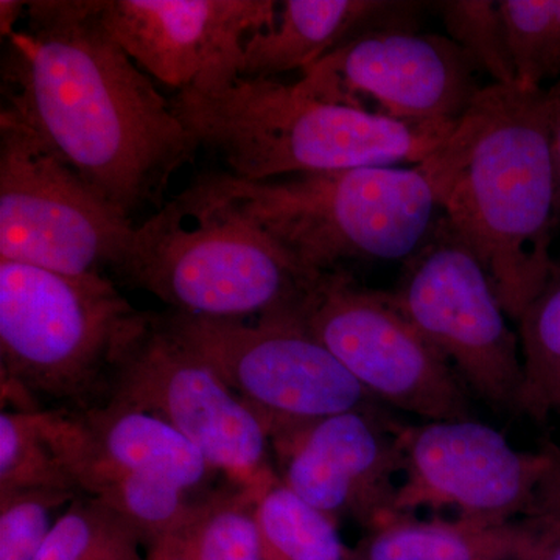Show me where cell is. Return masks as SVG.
I'll return each instance as SVG.
<instances>
[{"label": "cell", "instance_id": "cell-30", "mask_svg": "<svg viewBox=\"0 0 560 560\" xmlns=\"http://www.w3.org/2000/svg\"><path fill=\"white\" fill-rule=\"evenodd\" d=\"M27 14V2L18 0H2L0 2V35L2 39L9 38L18 31L16 24Z\"/></svg>", "mask_w": 560, "mask_h": 560}, {"label": "cell", "instance_id": "cell-16", "mask_svg": "<svg viewBox=\"0 0 560 560\" xmlns=\"http://www.w3.org/2000/svg\"><path fill=\"white\" fill-rule=\"evenodd\" d=\"M425 3L405 0H285L270 31L250 36L243 79L278 80L311 68L349 40L382 28H418Z\"/></svg>", "mask_w": 560, "mask_h": 560}, {"label": "cell", "instance_id": "cell-31", "mask_svg": "<svg viewBox=\"0 0 560 560\" xmlns=\"http://www.w3.org/2000/svg\"><path fill=\"white\" fill-rule=\"evenodd\" d=\"M525 560H540L539 555H537V545H536V550L533 551V555H530L529 558L525 559Z\"/></svg>", "mask_w": 560, "mask_h": 560}, {"label": "cell", "instance_id": "cell-2", "mask_svg": "<svg viewBox=\"0 0 560 560\" xmlns=\"http://www.w3.org/2000/svg\"><path fill=\"white\" fill-rule=\"evenodd\" d=\"M416 167L488 271L503 311L521 319L556 267L547 91L488 84L451 138Z\"/></svg>", "mask_w": 560, "mask_h": 560}, {"label": "cell", "instance_id": "cell-1", "mask_svg": "<svg viewBox=\"0 0 560 560\" xmlns=\"http://www.w3.org/2000/svg\"><path fill=\"white\" fill-rule=\"evenodd\" d=\"M25 20L3 39V105L125 215L161 209L200 150L172 101L103 31L95 0H35Z\"/></svg>", "mask_w": 560, "mask_h": 560}, {"label": "cell", "instance_id": "cell-27", "mask_svg": "<svg viewBox=\"0 0 560 560\" xmlns=\"http://www.w3.org/2000/svg\"><path fill=\"white\" fill-rule=\"evenodd\" d=\"M81 493L61 489L0 492V560H35Z\"/></svg>", "mask_w": 560, "mask_h": 560}, {"label": "cell", "instance_id": "cell-6", "mask_svg": "<svg viewBox=\"0 0 560 560\" xmlns=\"http://www.w3.org/2000/svg\"><path fill=\"white\" fill-rule=\"evenodd\" d=\"M119 275L172 312L232 320L301 307L323 276L197 183L136 228Z\"/></svg>", "mask_w": 560, "mask_h": 560}, {"label": "cell", "instance_id": "cell-3", "mask_svg": "<svg viewBox=\"0 0 560 560\" xmlns=\"http://www.w3.org/2000/svg\"><path fill=\"white\" fill-rule=\"evenodd\" d=\"M173 108L235 178L422 164L459 124H407L241 75L180 91Z\"/></svg>", "mask_w": 560, "mask_h": 560}, {"label": "cell", "instance_id": "cell-14", "mask_svg": "<svg viewBox=\"0 0 560 560\" xmlns=\"http://www.w3.org/2000/svg\"><path fill=\"white\" fill-rule=\"evenodd\" d=\"M278 13L272 0H95L103 31L178 92L241 75L246 40Z\"/></svg>", "mask_w": 560, "mask_h": 560}, {"label": "cell", "instance_id": "cell-28", "mask_svg": "<svg viewBox=\"0 0 560 560\" xmlns=\"http://www.w3.org/2000/svg\"><path fill=\"white\" fill-rule=\"evenodd\" d=\"M540 521L537 555L540 560H560V467L550 492L544 503V510L537 515Z\"/></svg>", "mask_w": 560, "mask_h": 560}, {"label": "cell", "instance_id": "cell-19", "mask_svg": "<svg viewBox=\"0 0 560 560\" xmlns=\"http://www.w3.org/2000/svg\"><path fill=\"white\" fill-rule=\"evenodd\" d=\"M84 436L79 411L14 408L0 415V492L61 489L81 493L73 477Z\"/></svg>", "mask_w": 560, "mask_h": 560}, {"label": "cell", "instance_id": "cell-29", "mask_svg": "<svg viewBox=\"0 0 560 560\" xmlns=\"http://www.w3.org/2000/svg\"><path fill=\"white\" fill-rule=\"evenodd\" d=\"M548 121H550V142L552 167L556 179V212L560 220V79L547 90Z\"/></svg>", "mask_w": 560, "mask_h": 560}, {"label": "cell", "instance_id": "cell-10", "mask_svg": "<svg viewBox=\"0 0 560 560\" xmlns=\"http://www.w3.org/2000/svg\"><path fill=\"white\" fill-rule=\"evenodd\" d=\"M300 313L305 327L378 404L427 420L470 419L458 372L405 318L385 291L348 271L316 280Z\"/></svg>", "mask_w": 560, "mask_h": 560}, {"label": "cell", "instance_id": "cell-22", "mask_svg": "<svg viewBox=\"0 0 560 560\" xmlns=\"http://www.w3.org/2000/svg\"><path fill=\"white\" fill-rule=\"evenodd\" d=\"M256 523L264 560H352L338 522L298 497L280 478L257 497Z\"/></svg>", "mask_w": 560, "mask_h": 560}, {"label": "cell", "instance_id": "cell-20", "mask_svg": "<svg viewBox=\"0 0 560 560\" xmlns=\"http://www.w3.org/2000/svg\"><path fill=\"white\" fill-rule=\"evenodd\" d=\"M75 480L81 493L101 500L131 523L149 548L189 521L201 501L209 497L195 495L171 482L113 466L95 453L92 436L77 467Z\"/></svg>", "mask_w": 560, "mask_h": 560}, {"label": "cell", "instance_id": "cell-23", "mask_svg": "<svg viewBox=\"0 0 560 560\" xmlns=\"http://www.w3.org/2000/svg\"><path fill=\"white\" fill-rule=\"evenodd\" d=\"M523 382L517 412L545 422L560 416V261L518 319Z\"/></svg>", "mask_w": 560, "mask_h": 560}, {"label": "cell", "instance_id": "cell-9", "mask_svg": "<svg viewBox=\"0 0 560 560\" xmlns=\"http://www.w3.org/2000/svg\"><path fill=\"white\" fill-rule=\"evenodd\" d=\"M394 304L482 400L517 410L523 382L518 338L488 271L452 221L438 217L404 260Z\"/></svg>", "mask_w": 560, "mask_h": 560}, {"label": "cell", "instance_id": "cell-18", "mask_svg": "<svg viewBox=\"0 0 560 560\" xmlns=\"http://www.w3.org/2000/svg\"><path fill=\"white\" fill-rule=\"evenodd\" d=\"M539 534L537 515L506 523L390 515L370 529L352 560H525Z\"/></svg>", "mask_w": 560, "mask_h": 560}, {"label": "cell", "instance_id": "cell-12", "mask_svg": "<svg viewBox=\"0 0 560 560\" xmlns=\"http://www.w3.org/2000/svg\"><path fill=\"white\" fill-rule=\"evenodd\" d=\"M109 400L167 420L232 485L264 490L279 480L264 420L173 337L160 313H151L149 327L121 361Z\"/></svg>", "mask_w": 560, "mask_h": 560}, {"label": "cell", "instance_id": "cell-17", "mask_svg": "<svg viewBox=\"0 0 560 560\" xmlns=\"http://www.w3.org/2000/svg\"><path fill=\"white\" fill-rule=\"evenodd\" d=\"M81 416L90 427L95 453L113 466L171 482L195 495L217 492L210 488L223 474L160 416L117 400Z\"/></svg>", "mask_w": 560, "mask_h": 560}, {"label": "cell", "instance_id": "cell-15", "mask_svg": "<svg viewBox=\"0 0 560 560\" xmlns=\"http://www.w3.org/2000/svg\"><path fill=\"white\" fill-rule=\"evenodd\" d=\"M399 423L377 408L327 416L271 436L280 481L335 522L372 529L394 515L404 474Z\"/></svg>", "mask_w": 560, "mask_h": 560}, {"label": "cell", "instance_id": "cell-7", "mask_svg": "<svg viewBox=\"0 0 560 560\" xmlns=\"http://www.w3.org/2000/svg\"><path fill=\"white\" fill-rule=\"evenodd\" d=\"M136 226L9 106L0 109V260L119 275Z\"/></svg>", "mask_w": 560, "mask_h": 560}, {"label": "cell", "instance_id": "cell-26", "mask_svg": "<svg viewBox=\"0 0 560 560\" xmlns=\"http://www.w3.org/2000/svg\"><path fill=\"white\" fill-rule=\"evenodd\" d=\"M433 5L440 11L448 38L463 47L493 83L517 84L499 2L444 0Z\"/></svg>", "mask_w": 560, "mask_h": 560}, {"label": "cell", "instance_id": "cell-24", "mask_svg": "<svg viewBox=\"0 0 560 560\" xmlns=\"http://www.w3.org/2000/svg\"><path fill=\"white\" fill-rule=\"evenodd\" d=\"M35 560H149V545L116 511L81 493Z\"/></svg>", "mask_w": 560, "mask_h": 560}, {"label": "cell", "instance_id": "cell-4", "mask_svg": "<svg viewBox=\"0 0 560 560\" xmlns=\"http://www.w3.org/2000/svg\"><path fill=\"white\" fill-rule=\"evenodd\" d=\"M150 319L105 275L0 260L3 400H16V408L49 401L80 412L101 407Z\"/></svg>", "mask_w": 560, "mask_h": 560}, {"label": "cell", "instance_id": "cell-13", "mask_svg": "<svg viewBox=\"0 0 560 560\" xmlns=\"http://www.w3.org/2000/svg\"><path fill=\"white\" fill-rule=\"evenodd\" d=\"M301 73L304 94L407 124H458L485 90L463 47L418 28L364 33Z\"/></svg>", "mask_w": 560, "mask_h": 560}, {"label": "cell", "instance_id": "cell-8", "mask_svg": "<svg viewBox=\"0 0 560 560\" xmlns=\"http://www.w3.org/2000/svg\"><path fill=\"white\" fill-rule=\"evenodd\" d=\"M300 308L256 323L172 311L160 318L260 416L271 440L327 416L382 407L313 337Z\"/></svg>", "mask_w": 560, "mask_h": 560}, {"label": "cell", "instance_id": "cell-25", "mask_svg": "<svg viewBox=\"0 0 560 560\" xmlns=\"http://www.w3.org/2000/svg\"><path fill=\"white\" fill-rule=\"evenodd\" d=\"M517 86L544 90L560 79V0H500Z\"/></svg>", "mask_w": 560, "mask_h": 560}, {"label": "cell", "instance_id": "cell-11", "mask_svg": "<svg viewBox=\"0 0 560 560\" xmlns=\"http://www.w3.org/2000/svg\"><path fill=\"white\" fill-rule=\"evenodd\" d=\"M404 480L394 515L452 508L463 521L506 523L536 517L560 466V448L517 451L474 419L429 420L397 430Z\"/></svg>", "mask_w": 560, "mask_h": 560}, {"label": "cell", "instance_id": "cell-5", "mask_svg": "<svg viewBox=\"0 0 560 560\" xmlns=\"http://www.w3.org/2000/svg\"><path fill=\"white\" fill-rule=\"evenodd\" d=\"M194 183L259 224L313 276L352 260H407L438 219L433 191L416 165L270 180L212 172Z\"/></svg>", "mask_w": 560, "mask_h": 560}, {"label": "cell", "instance_id": "cell-21", "mask_svg": "<svg viewBox=\"0 0 560 560\" xmlns=\"http://www.w3.org/2000/svg\"><path fill=\"white\" fill-rule=\"evenodd\" d=\"M260 492L238 485L217 490L189 521L151 545L149 560H264L256 523Z\"/></svg>", "mask_w": 560, "mask_h": 560}]
</instances>
